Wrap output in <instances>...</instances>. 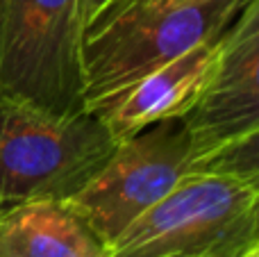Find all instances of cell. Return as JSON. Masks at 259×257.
<instances>
[{
  "mask_svg": "<svg viewBox=\"0 0 259 257\" xmlns=\"http://www.w3.org/2000/svg\"><path fill=\"white\" fill-rule=\"evenodd\" d=\"M112 0H80V18H82V25H89L100 12H103Z\"/></svg>",
  "mask_w": 259,
  "mask_h": 257,
  "instance_id": "9c48e42d",
  "label": "cell"
},
{
  "mask_svg": "<svg viewBox=\"0 0 259 257\" xmlns=\"http://www.w3.org/2000/svg\"><path fill=\"white\" fill-rule=\"evenodd\" d=\"M259 248V185L189 176L137 217L105 257H243Z\"/></svg>",
  "mask_w": 259,
  "mask_h": 257,
  "instance_id": "3957f363",
  "label": "cell"
},
{
  "mask_svg": "<svg viewBox=\"0 0 259 257\" xmlns=\"http://www.w3.org/2000/svg\"><path fill=\"white\" fill-rule=\"evenodd\" d=\"M170 3H200V0H170Z\"/></svg>",
  "mask_w": 259,
  "mask_h": 257,
  "instance_id": "8fae6325",
  "label": "cell"
},
{
  "mask_svg": "<svg viewBox=\"0 0 259 257\" xmlns=\"http://www.w3.org/2000/svg\"><path fill=\"white\" fill-rule=\"evenodd\" d=\"M80 0H0V100L87 112Z\"/></svg>",
  "mask_w": 259,
  "mask_h": 257,
  "instance_id": "277c9868",
  "label": "cell"
},
{
  "mask_svg": "<svg viewBox=\"0 0 259 257\" xmlns=\"http://www.w3.org/2000/svg\"><path fill=\"white\" fill-rule=\"evenodd\" d=\"M198 153L180 118L152 123L116 146L114 155L68 205L112 244L146 209L193 176Z\"/></svg>",
  "mask_w": 259,
  "mask_h": 257,
  "instance_id": "5b68a950",
  "label": "cell"
},
{
  "mask_svg": "<svg viewBox=\"0 0 259 257\" xmlns=\"http://www.w3.org/2000/svg\"><path fill=\"white\" fill-rule=\"evenodd\" d=\"M121 141L94 112L73 116L0 100V209L71 200Z\"/></svg>",
  "mask_w": 259,
  "mask_h": 257,
  "instance_id": "7a4b0ae2",
  "label": "cell"
},
{
  "mask_svg": "<svg viewBox=\"0 0 259 257\" xmlns=\"http://www.w3.org/2000/svg\"><path fill=\"white\" fill-rule=\"evenodd\" d=\"M221 34L223 32L191 46L150 75L141 77L125 91L114 96L94 114L103 118L118 141L130 139L152 123L180 118L196 96V89L209 64L214 62L221 46Z\"/></svg>",
  "mask_w": 259,
  "mask_h": 257,
  "instance_id": "52a82bcc",
  "label": "cell"
},
{
  "mask_svg": "<svg viewBox=\"0 0 259 257\" xmlns=\"http://www.w3.org/2000/svg\"><path fill=\"white\" fill-rule=\"evenodd\" d=\"M107 244L66 200L0 209V257H105Z\"/></svg>",
  "mask_w": 259,
  "mask_h": 257,
  "instance_id": "ba28073f",
  "label": "cell"
},
{
  "mask_svg": "<svg viewBox=\"0 0 259 257\" xmlns=\"http://www.w3.org/2000/svg\"><path fill=\"white\" fill-rule=\"evenodd\" d=\"M248 0H112L82 32L84 107L105 103L234 21Z\"/></svg>",
  "mask_w": 259,
  "mask_h": 257,
  "instance_id": "6da1fadb",
  "label": "cell"
},
{
  "mask_svg": "<svg viewBox=\"0 0 259 257\" xmlns=\"http://www.w3.org/2000/svg\"><path fill=\"white\" fill-rule=\"evenodd\" d=\"M180 121L198 159L259 132V0H248L223 30L214 62Z\"/></svg>",
  "mask_w": 259,
  "mask_h": 257,
  "instance_id": "8992f818",
  "label": "cell"
},
{
  "mask_svg": "<svg viewBox=\"0 0 259 257\" xmlns=\"http://www.w3.org/2000/svg\"><path fill=\"white\" fill-rule=\"evenodd\" d=\"M243 257H259V248H255V250H250V253H246Z\"/></svg>",
  "mask_w": 259,
  "mask_h": 257,
  "instance_id": "30bf717a",
  "label": "cell"
}]
</instances>
